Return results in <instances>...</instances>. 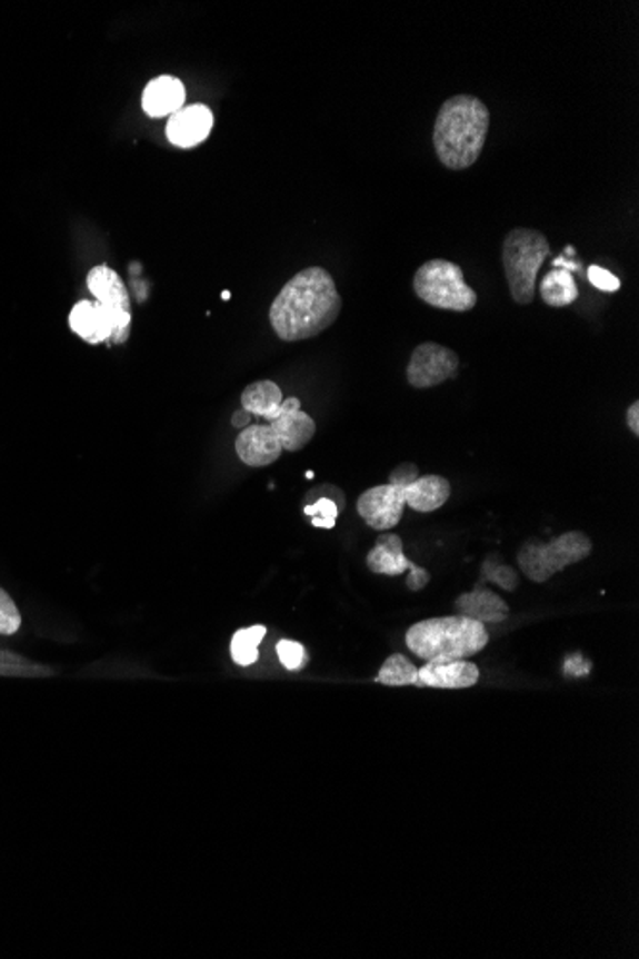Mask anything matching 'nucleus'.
<instances>
[{
    "label": "nucleus",
    "mask_w": 639,
    "mask_h": 959,
    "mask_svg": "<svg viewBox=\"0 0 639 959\" xmlns=\"http://www.w3.org/2000/svg\"><path fill=\"white\" fill-rule=\"evenodd\" d=\"M269 425L280 441L283 451H289V453L303 451L304 446L309 445L312 437L317 435L314 419L301 411V401L297 397L282 401V405L278 406L274 414L270 416Z\"/></svg>",
    "instance_id": "11"
},
{
    "label": "nucleus",
    "mask_w": 639,
    "mask_h": 959,
    "mask_svg": "<svg viewBox=\"0 0 639 959\" xmlns=\"http://www.w3.org/2000/svg\"><path fill=\"white\" fill-rule=\"evenodd\" d=\"M376 682L386 685H421L418 666L402 653H392L379 669Z\"/></svg>",
    "instance_id": "22"
},
{
    "label": "nucleus",
    "mask_w": 639,
    "mask_h": 959,
    "mask_svg": "<svg viewBox=\"0 0 639 959\" xmlns=\"http://www.w3.org/2000/svg\"><path fill=\"white\" fill-rule=\"evenodd\" d=\"M488 632L485 624L463 615L433 617L413 624L406 632V645L423 661H458L473 658L485 650Z\"/></svg>",
    "instance_id": "3"
},
{
    "label": "nucleus",
    "mask_w": 639,
    "mask_h": 959,
    "mask_svg": "<svg viewBox=\"0 0 639 959\" xmlns=\"http://www.w3.org/2000/svg\"><path fill=\"white\" fill-rule=\"evenodd\" d=\"M421 685L429 688H442V690H463L479 682V666L469 663L466 659L458 661H426V665L418 669Z\"/></svg>",
    "instance_id": "14"
},
{
    "label": "nucleus",
    "mask_w": 639,
    "mask_h": 959,
    "mask_svg": "<svg viewBox=\"0 0 639 959\" xmlns=\"http://www.w3.org/2000/svg\"><path fill=\"white\" fill-rule=\"evenodd\" d=\"M276 653L280 658V663L288 671H301L307 665V661H309L307 650L299 642H293V640H280L278 645H276Z\"/></svg>",
    "instance_id": "25"
},
{
    "label": "nucleus",
    "mask_w": 639,
    "mask_h": 959,
    "mask_svg": "<svg viewBox=\"0 0 639 959\" xmlns=\"http://www.w3.org/2000/svg\"><path fill=\"white\" fill-rule=\"evenodd\" d=\"M87 286L90 294L97 297V301L102 305L103 309L108 310V315L113 320L116 334L111 337V343H124L131 336V297L127 291L121 276L108 267V265H98L92 267L89 276H87Z\"/></svg>",
    "instance_id": "7"
},
{
    "label": "nucleus",
    "mask_w": 639,
    "mask_h": 959,
    "mask_svg": "<svg viewBox=\"0 0 639 959\" xmlns=\"http://www.w3.org/2000/svg\"><path fill=\"white\" fill-rule=\"evenodd\" d=\"M267 636V629L262 624H254L249 629L236 632L230 642V655L236 665L251 666L259 659V645Z\"/></svg>",
    "instance_id": "21"
},
{
    "label": "nucleus",
    "mask_w": 639,
    "mask_h": 959,
    "mask_svg": "<svg viewBox=\"0 0 639 959\" xmlns=\"http://www.w3.org/2000/svg\"><path fill=\"white\" fill-rule=\"evenodd\" d=\"M420 477V469L416 464H410V462H406V464H400V466L395 467L392 469L391 475H389V483L391 485H397V487H408L410 483L418 480Z\"/></svg>",
    "instance_id": "28"
},
{
    "label": "nucleus",
    "mask_w": 639,
    "mask_h": 959,
    "mask_svg": "<svg viewBox=\"0 0 639 959\" xmlns=\"http://www.w3.org/2000/svg\"><path fill=\"white\" fill-rule=\"evenodd\" d=\"M339 510L341 507L337 506L336 502L331 501V498H318L314 504L304 506V515L312 517V525L314 527L333 528L336 527L337 517H339Z\"/></svg>",
    "instance_id": "24"
},
{
    "label": "nucleus",
    "mask_w": 639,
    "mask_h": 959,
    "mask_svg": "<svg viewBox=\"0 0 639 959\" xmlns=\"http://www.w3.org/2000/svg\"><path fill=\"white\" fill-rule=\"evenodd\" d=\"M21 615L14 600L8 596L7 590L0 589V634L12 636L20 631Z\"/></svg>",
    "instance_id": "26"
},
{
    "label": "nucleus",
    "mask_w": 639,
    "mask_h": 959,
    "mask_svg": "<svg viewBox=\"0 0 639 959\" xmlns=\"http://www.w3.org/2000/svg\"><path fill=\"white\" fill-rule=\"evenodd\" d=\"M236 453L246 466L264 467L274 464L283 448L269 424H253L241 429L236 439Z\"/></svg>",
    "instance_id": "13"
},
{
    "label": "nucleus",
    "mask_w": 639,
    "mask_h": 959,
    "mask_svg": "<svg viewBox=\"0 0 639 959\" xmlns=\"http://www.w3.org/2000/svg\"><path fill=\"white\" fill-rule=\"evenodd\" d=\"M405 488L391 483L368 488L360 494L357 502L358 515L365 520L366 525L381 533L397 527L405 515Z\"/></svg>",
    "instance_id": "10"
},
{
    "label": "nucleus",
    "mask_w": 639,
    "mask_h": 959,
    "mask_svg": "<svg viewBox=\"0 0 639 959\" xmlns=\"http://www.w3.org/2000/svg\"><path fill=\"white\" fill-rule=\"evenodd\" d=\"M591 554L590 536L582 531H569L548 542L529 541L517 552V563L522 575L532 583H546L551 576L585 562Z\"/></svg>",
    "instance_id": "5"
},
{
    "label": "nucleus",
    "mask_w": 639,
    "mask_h": 959,
    "mask_svg": "<svg viewBox=\"0 0 639 959\" xmlns=\"http://www.w3.org/2000/svg\"><path fill=\"white\" fill-rule=\"evenodd\" d=\"M460 368V357L439 343L426 342L413 349L406 377L413 389H431L452 379Z\"/></svg>",
    "instance_id": "8"
},
{
    "label": "nucleus",
    "mask_w": 639,
    "mask_h": 959,
    "mask_svg": "<svg viewBox=\"0 0 639 959\" xmlns=\"http://www.w3.org/2000/svg\"><path fill=\"white\" fill-rule=\"evenodd\" d=\"M450 483L440 475H426L405 487L406 506L412 507L413 512L429 514L437 512L439 507L447 504L450 498Z\"/></svg>",
    "instance_id": "18"
},
{
    "label": "nucleus",
    "mask_w": 639,
    "mask_h": 959,
    "mask_svg": "<svg viewBox=\"0 0 639 959\" xmlns=\"http://www.w3.org/2000/svg\"><path fill=\"white\" fill-rule=\"evenodd\" d=\"M366 565L376 575L400 576L405 571H410L408 579H406V586L412 592H420L431 581L429 571L406 557L402 538L399 535H392V533L379 536L376 546L366 557Z\"/></svg>",
    "instance_id": "9"
},
{
    "label": "nucleus",
    "mask_w": 639,
    "mask_h": 959,
    "mask_svg": "<svg viewBox=\"0 0 639 959\" xmlns=\"http://www.w3.org/2000/svg\"><path fill=\"white\" fill-rule=\"evenodd\" d=\"M251 419H253V414H249L248 411H236L234 416H232V425L238 427V429H246L248 425H251Z\"/></svg>",
    "instance_id": "30"
},
{
    "label": "nucleus",
    "mask_w": 639,
    "mask_h": 959,
    "mask_svg": "<svg viewBox=\"0 0 639 959\" xmlns=\"http://www.w3.org/2000/svg\"><path fill=\"white\" fill-rule=\"evenodd\" d=\"M213 121V111L203 103L186 106L169 117L167 138L177 148H193L211 135Z\"/></svg>",
    "instance_id": "12"
},
{
    "label": "nucleus",
    "mask_w": 639,
    "mask_h": 959,
    "mask_svg": "<svg viewBox=\"0 0 639 959\" xmlns=\"http://www.w3.org/2000/svg\"><path fill=\"white\" fill-rule=\"evenodd\" d=\"M282 389L270 379L254 382L241 393V408L253 414V418L257 416V418L267 419V422L274 414L276 408L282 405Z\"/></svg>",
    "instance_id": "19"
},
{
    "label": "nucleus",
    "mask_w": 639,
    "mask_h": 959,
    "mask_svg": "<svg viewBox=\"0 0 639 959\" xmlns=\"http://www.w3.org/2000/svg\"><path fill=\"white\" fill-rule=\"evenodd\" d=\"M490 127L487 103L469 95L448 98L435 121L433 145L440 164L461 171L481 156Z\"/></svg>",
    "instance_id": "2"
},
{
    "label": "nucleus",
    "mask_w": 639,
    "mask_h": 959,
    "mask_svg": "<svg viewBox=\"0 0 639 959\" xmlns=\"http://www.w3.org/2000/svg\"><path fill=\"white\" fill-rule=\"evenodd\" d=\"M341 305L330 273L322 267L304 268L276 295L270 324L282 342H303L330 328L339 318Z\"/></svg>",
    "instance_id": "1"
},
{
    "label": "nucleus",
    "mask_w": 639,
    "mask_h": 959,
    "mask_svg": "<svg viewBox=\"0 0 639 959\" xmlns=\"http://www.w3.org/2000/svg\"><path fill=\"white\" fill-rule=\"evenodd\" d=\"M413 291L427 305L452 313H468L477 305L475 289L469 288L463 270L452 260L423 263L413 276Z\"/></svg>",
    "instance_id": "6"
},
{
    "label": "nucleus",
    "mask_w": 639,
    "mask_h": 959,
    "mask_svg": "<svg viewBox=\"0 0 639 959\" xmlns=\"http://www.w3.org/2000/svg\"><path fill=\"white\" fill-rule=\"evenodd\" d=\"M222 299H224V301H228V299H230V291H224V294H222Z\"/></svg>",
    "instance_id": "31"
},
{
    "label": "nucleus",
    "mask_w": 639,
    "mask_h": 959,
    "mask_svg": "<svg viewBox=\"0 0 639 959\" xmlns=\"http://www.w3.org/2000/svg\"><path fill=\"white\" fill-rule=\"evenodd\" d=\"M184 82L171 76L158 77L148 82L142 95V108L150 117H171L184 108Z\"/></svg>",
    "instance_id": "16"
},
{
    "label": "nucleus",
    "mask_w": 639,
    "mask_h": 959,
    "mask_svg": "<svg viewBox=\"0 0 639 959\" xmlns=\"http://www.w3.org/2000/svg\"><path fill=\"white\" fill-rule=\"evenodd\" d=\"M458 615L473 619L479 623H502L509 615V605L492 590L482 589L481 584L471 592L460 594L455 603Z\"/></svg>",
    "instance_id": "17"
},
{
    "label": "nucleus",
    "mask_w": 639,
    "mask_h": 959,
    "mask_svg": "<svg viewBox=\"0 0 639 959\" xmlns=\"http://www.w3.org/2000/svg\"><path fill=\"white\" fill-rule=\"evenodd\" d=\"M588 280H590L593 288L607 291V294H612V291H617V289L620 288L619 278L612 275V273H609L607 268L598 267V265H591V267L588 268Z\"/></svg>",
    "instance_id": "27"
},
{
    "label": "nucleus",
    "mask_w": 639,
    "mask_h": 959,
    "mask_svg": "<svg viewBox=\"0 0 639 959\" xmlns=\"http://www.w3.org/2000/svg\"><path fill=\"white\" fill-rule=\"evenodd\" d=\"M481 583H495L502 590L513 592L519 586V575L513 567L496 562L495 557H488L482 563Z\"/></svg>",
    "instance_id": "23"
},
{
    "label": "nucleus",
    "mask_w": 639,
    "mask_h": 959,
    "mask_svg": "<svg viewBox=\"0 0 639 959\" xmlns=\"http://www.w3.org/2000/svg\"><path fill=\"white\" fill-rule=\"evenodd\" d=\"M69 328L90 345L111 342V337L116 334V326L108 310L103 309L100 303L89 301V299L77 303L71 309Z\"/></svg>",
    "instance_id": "15"
},
{
    "label": "nucleus",
    "mask_w": 639,
    "mask_h": 959,
    "mask_svg": "<svg viewBox=\"0 0 639 959\" xmlns=\"http://www.w3.org/2000/svg\"><path fill=\"white\" fill-rule=\"evenodd\" d=\"M540 297L550 307H567L578 299L575 276L565 268H553L540 281Z\"/></svg>",
    "instance_id": "20"
},
{
    "label": "nucleus",
    "mask_w": 639,
    "mask_h": 959,
    "mask_svg": "<svg viewBox=\"0 0 639 959\" xmlns=\"http://www.w3.org/2000/svg\"><path fill=\"white\" fill-rule=\"evenodd\" d=\"M551 254L550 241L532 228H516L502 247L503 273L513 301L529 305L537 295L538 270Z\"/></svg>",
    "instance_id": "4"
},
{
    "label": "nucleus",
    "mask_w": 639,
    "mask_h": 959,
    "mask_svg": "<svg viewBox=\"0 0 639 959\" xmlns=\"http://www.w3.org/2000/svg\"><path fill=\"white\" fill-rule=\"evenodd\" d=\"M626 424L630 427L633 435H639V403L633 401L628 412H626Z\"/></svg>",
    "instance_id": "29"
}]
</instances>
